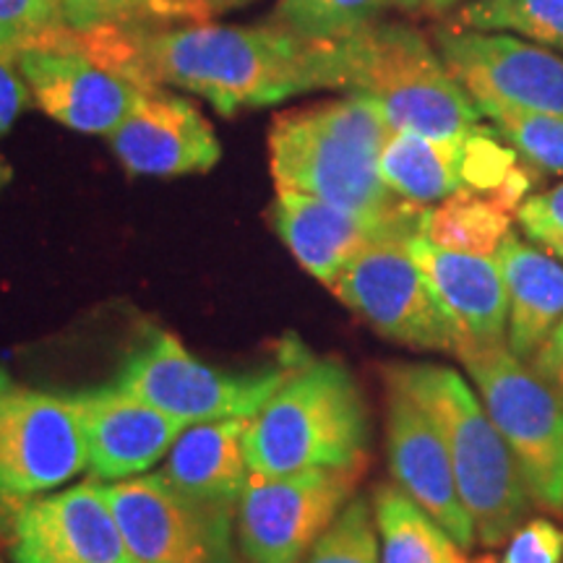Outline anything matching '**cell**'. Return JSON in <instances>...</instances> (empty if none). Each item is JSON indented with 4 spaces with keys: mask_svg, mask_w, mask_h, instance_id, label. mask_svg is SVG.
<instances>
[{
    "mask_svg": "<svg viewBox=\"0 0 563 563\" xmlns=\"http://www.w3.org/2000/svg\"><path fill=\"white\" fill-rule=\"evenodd\" d=\"M0 563H3V559H0Z\"/></svg>",
    "mask_w": 563,
    "mask_h": 563,
    "instance_id": "cell-40",
    "label": "cell"
},
{
    "mask_svg": "<svg viewBox=\"0 0 563 563\" xmlns=\"http://www.w3.org/2000/svg\"><path fill=\"white\" fill-rule=\"evenodd\" d=\"M70 30H141L167 21H207L201 0H60Z\"/></svg>",
    "mask_w": 563,
    "mask_h": 563,
    "instance_id": "cell-26",
    "label": "cell"
},
{
    "mask_svg": "<svg viewBox=\"0 0 563 563\" xmlns=\"http://www.w3.org/2000/svg\"><path fill=\"white\" fill-rule=\"evenodd\" d=\"M30 87L21 76L16 58L0 53V136L16 123L21 110L30 104Z\"/></svg>",
    "mask_w": 563,
    "mask_h": 563,
    "instance_id": "cell-34",
    "label": "cell"
},
{
    "mask_svg": "<svg viewBox=\"0 0 563 563\" xmlns=\"http://www.w3.org/2000/svg\"><path fill=\"white\" fill-rule=\"evenodd\" d=\"M522 162L511 146H504L498 141V133L493 129H475L464 136L462 152V178L464 188L477 194L493 196L504 186L514 167Z\"/></svg>",
    "mask_w": 563,
    "mask_h": 563,
    "instance_id": "cell-31",
    "label": "cell"
},
{
    "mask_svg": "<svg viewBox=\"0 0 563 563\" xmlns=\"http://www.w3.org/2000/svg\"><path fill=\"white\" fill-rule=\"evenodd\" d=\"M475 563H563V527L538 517L514 530L501 555H483Z\"/></svg>",
    "mask_w": 563,
    "mask_h": 563,
    "instance_id": "cell-32",
    "label": "cell"
},
{
    "mask_svg": "<svg viewBox=\"0 0 563 563\" xmlns=\"http://www.w3.org/2000/svg\"><path fill=\"white\" fill-rule=\"evenodd\" d=\"M300 363L290 357L277 368L222 371L188 352L178 336L154 329L129 352L112 384L191 426L253 418Z\"/></svg>",
    "mask_w": 563,
    "mask_h": 563,
    "instance_id": "cell-8",
    "label": "cell"
},
{
    "mask_svg": "<svg viewBox=\"0 0 563 563\" xmlns=\"http://www.w3.org/2000/svg\"><path fill=\"white\" fill-rule=\"evenodd\" d=\"M5 548L13 563H139L97 481L21 504Z\"/></svg>",
    "mask_w": 563,
    "mask_h": 563,
    "instance_id": "cell-14",
    "label": "cell"
},
{
    "mask_svg": "<svg viewBox=\"0 0 563 563\" xmlns=\"http://www.w3.org/2000/svg\"><path fill=\"white\" fill-rule=\"evenodd\" d=\"M456 26L475 32H514L543 47L563 51V0H470Z\"/></svg>",
    "mask_w": 563,
    "mask_h": 563,
    "instance_id": "cell-27",
    "label": "cell"
},
{
    "mask_svg": "<svg viewBox=\"0 0 563 563\" xmlns=\"http://www.w3.org/2000/svg\"><path fill=\"white\" fill-rule=\"evenodd\" d=\"M9 178H11V170H9V165H5V162L0 159V188H3L5 183H9Z\"/></svg>",
    "mask_w": 563,
    "mask_h": 563,
    "instance_id": "cell-39",
    "label": "cell"
},
{
    "mask_svg": "<svg viewBox=\"0 0 563 563\" xmlns=\"http://www.w3.org/2000/svg\"><path fill=\"white\" fill-rule=\"evenodd\" d=\"M129 34L146 84L194 91L222 115L340 84L334 42L302 40L269 21L262 26L194 21L186 26H141Z\"/></svg>",
    "mask_w": 563,
    "mask_h": 563,
    "instance_id": "cell-1",
    "label": "cell"
},
{
    "mask_svg": "<svg viewBox=\"0 0 563 563\" xmlns=\"http://www.w3.org/2000/svg\"><path fill=\"white\" fill-rule=\"evenodd\" d=\"M368 464V462H365ZM365 464L253 473L235 509L238 543L249 563H300L355 496Z\"/></svg>",
    "mask_w": 563,
    "mask_h": 563,
    "instance_id": "cell-11",
    "label": "cell"
},
{
    "mask_svg": "<svg viewBox=\"0 0 563 563\" xmlns=\"http://www.w3.org/2000/svg\"><path fill=\"white\" fill-rule=\"evenodd\" d=\"M428 207L394 217H363L316 196L277 191L272 224L302 269L332 290L336 277L357 253L382 238L420 235Z\"/></svg>",
    "mask_w": 563,
    "mask_h": 563,
    "instance_id": "cell-17",
    "label": "cell"
},
{
    "mask_svg": "<svg viewBox=\"0 0 563 563\" xmlns=\"http://www.w3.org/2000/svg\"><path fill=\"white\" fill-rule=\"evenodd\" d=\"M511 220L514 214L493 196L464 188L426 209L420 235L446 251L496 256L511 232Z\"/></svg>",
    "mask_w": 563,
    "mask_h": 563,
    "instance_id": "cell-24",
    "label": "cell"
},
{
    "mask_svg": "<svg viewBox=\"0 0 563 563\" xmlns=\"http://www.w3.org/2000/svg\"><path fill=\"white\" fill-rule=\"evenodd\" d=\"M87 441V473L97 483L146 475L165 462L186 422L170 418L118 384L70 394Z\"/></svg>",
    "mask_w": 563,
    "mask_h": 563,
    "instance_id": "cell-16",
    "label": "cell"
},
{
    "mask_svg": "<svg viewBox=\"0 0 563 563\" xmlns=\"http://www.w3.org/2000/svg\"><path fill=\"white\" fill-rule=\"evenodd\" d=\"M464 136L433 139L415 131H391L378 157V173L399 199L431 207L464 191Z\"/></svg>",
    "mask_w": 563,
    "mask_h": 563,
    "instance_id": "cell-22",
    "label": "cell"
},
{
    "mask_svg": "<svg viewBox=\"0 0 563 563\" xmlns=\"http://www.w3.org/2000/svg\"><path fill=\"white\" fill-rule=\"evenodd\" d=\"M384 373L397 378L439 428L477 543L504 545L527 522L534 501L481 394L446 365L394 363Z\"/></svg>",
    "mask_w": 563,
    "mask_h": 563,
    "instance_id": "cell-3",
    "label": "cell"
},
{
    "mask_svg": "<svg viewBox=\"0 0 563 563\" xmlns=\"http://www.w3.org/2000/svg\"><path fill=\"white\" fill-rule=\"evenodd\" d=\"M496 262L509 292L506 344L519 361L530 363L563 321V264L551 251L534 249L514 232L496 251Z\"/></svg>",
    "mask_w": 563,
    "mask_h": 563,
    "instance_id": "cell-21",
    "label": "cell"
},
{
    "mask_svg": "<svg viewBox=\"0 0 563 563\" xmlns=\"http://www.w3.org/2000/svg\"><path fill=\"white\" fill-rule=\"evenodd\" d=\"M336 89L371 97L391 131L454 139L481 129L483 112L418 26L376 21L334 40Z\"/></svg>",
    "mask_w": 563,
    "mask_h": 563,
    "instance_id": "cell-4",
    "label": "cell"
},
{
    "mask_svg": "<svg viewBox=\"0 0 563 563\" xmlns=\"http://www.w3.org/2000/svg\"><path fill=\"white\" fill-rule=\"evenodd\" d=\"M410 253L452 321L460 340L456 350L464 344L506 342L509 292L496 256L446 251L422 235L410 238Z\"/></svg>",
    "mask_w": 563,
    "mask_h": 563,
    "instance_id": "cell-19",
    "label": "cell"
},
{
    "mask_svg": "<svg viewBox=\"0 0 563 563\" xmlns=\"http://www.w3.org/2000/svg\"><path fill=\"white\" fill-rule=\"evenodd\" d=\"M108 136L115 157L133 175L175 178L207 173L222 157L207 118L162 87L141 91L133 110Z\"/></svg>",
    "mask_w": 563,
    "mask_h": 563,
    "instance_id": "cell-18",
    "label": "cell"
},
{
    "mask_svg": "<svg viewBox=\"0 0 563 563\" xmlns=\"http://www.w3.org/2000/svg\"><path fill=\"white\" fill-rule=\"evenodd\" d=\"M60 0H0V53L16 58L21 51L63 30Z\"/></svg>",
    "mask_w": 563,
    "mask_h": 563,
    "instance_id": "cell-30",
    "label": "cell"
},
{
    "mask_svg": "<svg viewBox=\"0 0 563 563\" xmlns=\"http://www.w3.org/2000/svg\"><path fill=\"white\" fill-rule=\"evenodd\" d=\"M373 517L382 563H470L467 551L399 485L373 490Z\"/></svg>",
    "mask_w": 563,
    "mask_h": 563,
    "instance_id": "cell-23",
    "label": "cell"
},
{
    "mask_svg": "<svg viewBox=\"0 0 563 563\" xmlns=\"http://www.w3.org/2000/svg\"><path fill=\"white\" fill-rule=\"evenodd\" d=\"M532 241L543 245L545 251H551L555 258H561L563 262V232H543V235L532 238Z\"/></svg>",
    "mask_w": 563,
    "mask_h": 563,
    "instance_id": "cell-37",
    "label": "cell"
},
{
    "mask_svg": "<svg viewBox=\"0 0 563 563\" xmlns=\"http://www.w3.org/2000/svg\"><path fill=\"white\" fill-rule=\"evenodd\" d=\"M386 384V456L394 485H399L420 509L460 543L473 551L477 534L464 509L446 443L418 399L397 378L384 373Z\"/></svg>",
    "mask_w": 563,
    "mask_h": 563,
    "instance_id": "cell-15",
    "label": "cell"
},
{
    "mask_svg": "<svg viewBox=\"0 0 563 563\" xmlns=\"http://www.w3.org/2000/svg\"><path fill=\"white\" fill-rule=\"evenodd\" d=\"M490 129L534 170L563 175V115L517 108H485Z\"/></svg>",
    "mask_w": 563,
    "mask_h": 563,
    "instance_id": "cell-28",
    "label": "cell"
},
{
    "mask_svg": "<svg viewBox=\"0 0 563 563\" xmlns=\"http://www.w3.org/2000/svg\"><path fill=\"white\" fill-rule=\"evenodd\" d=\"M87 470V441L70 394L16 382L0 365V506L58 490Z\"/></svg>",
    "mask_w": 563,
    "mask_h": 563,
    "instance_id": "cell-9",
    "label": "cell"
},
{
    "mask_svg": "<svg viewBox=\"0 0 563 563\" xmlns=\"http://www.w3.org/2000/svg\"><path fill=\"white\" fill-rule=\"evenodd\" d=\"M517 220L530 238L543 232H563V183L551 191L530 196L519 209Z\"/></svg>",
    "mask_w": 563,
    "mask_h": 563,
    "instance_id": "cell-33",
    "label": "cell"
},
{
    "mask_svg": "<svg viewBox=\"0 0 563 563\" xmlns=\"http://www.w3.org/2000/svg\"><path fill=\"white\" fill-rule=\"evenodd\" d=\"M203 5H207L209 16H214V13H224V11H232V9H241V5L249 3V0H201Z\"/></svg>",
    "mask_w": 563,
    "mask_h": 563,
    "instance_id": "cell-38",
    "label": "cell"
},
{
    "mask_svg": "<svg viewBox=\"0 0 563 563\" xmlns=\"http://www.w3.org/2000/svg\"><path fill=\"white\" fill-rule=\"evenodd\" d=\"M249 422L251 418L191 422L175 439L159 475L186 496L238 509L253 475L245 452Z\"/></svg>",
    "mask_w": 563,
    "mask_h": 563,
    "instance_id": "cell-20",
    "label": "cell"
},
{
    "mask_svg": "<svg viewBox=\"0 0 563 563\" xmlns=\"http://www.w3.org/2000/svg\"><path fill=\"white\" fill-rule=\"evenodd\" d=\"M391 125L382 108L355 95L313 108L287 110L269 131V167L277 191H298L363 217L418 209L399 199L378 173Z\"/></svg>",
    "mask_w": 563,
    "mask_h": 563,
    "instance_id": "cell-2",
    "label": "cell"
},
{
    "mask_svg": "<svg viewBox=\"0 0 563 563\" xmlns=\"http://www.w3.org/2000/svg\"><path fill=\"white\" fill-rule=\"evenodd\" d=\"M300 563H382L373 504L352 496Z\"/></svg>",
    "mask_w": 563,
    "mask_h": 563,
    "instance_id": "cell-29",
    "label": "cell"
},
{
    "mask_svg": "<svg viewBox=\"0 0 563 563\" xmlns=\"http://www.w3.org/2000/svg\"><path fill=\"white\" fill-rule=\"evenodd\" d=\"M527 365L563 397V321L553 329V334L548 336L543 347L534 352V357Z\"/></svg>",
    "mask_w": 563,
    "mask_h": 563,
    "instance_id": "cell-35",
    "label": "cell"
},
{
    "mask_svg": "<svg viewBox=\"0 0 563 563\" xmlns=\"http://www.w3.org/2000/svg\"><path fill=\"white\" fill-rule=\"evenodd\" d=\"M394 0H279L269 24L302 40L334 42L382 21Z\"/></svg>",
    "mask_w": 563,
    "mask_h": 563,
    "instance_id": "cell-25",
    "label": "cell"
},
{
    "mask_svg": "<svg viewBox=\"0 0 563 563\" xmlns=\"http://www.w3.org/2000/svg\"><path fill=\"white\" fill-rule=\"evenodd\" d=\"M102 488L139 563H249L238 543L235 506L186 496L159 473Z\"/></svg>",
    "mask_w": 563,
    "mask_h": 563,
    "instance_id": "cell-10",
    "label": "cell"
},
{
    "mask_svg": "<svg viewBox=\"0 0 563 563\" xmlns=\"http://www.w3.org/2000/svg\"><path fill=\"white\" fill-rule=\"evenodd\" d=\"M456 357L511 449L534 506L563 514L561 394L519 361L506 342L464 344Z\"/></svg>",
    "mask_w": 563,
    "mask_h": 563,
    "instance_id": "cell-6",
    "label": "cell"
},
{
    "mask_svg": "<svg viewBox=\"0 0 563 563\" xmlns=\"http://www.w3.org/2000/svg\"><path fill=\"white\" fill-rule=\"evenodd\" d=\"M460 0H394V9L412 13V16H441L452 11Z\"/></svg>",
    "mask_w": 563,
    "mask_h": 563,
    "instance_id": "cell-36",
    "label": "cell"
},
{
    "mask_svg": "<svg viewBox=\"0 0 563 563\" xmlns=\"http://www.w3.org/2000/svg\"><path fill=\"white\" fill-rule=\"evenodd\" d=\"M19 70L37 108L66 129L112 133L133 110L144 87L112 30L79 32L63 26L16 55Z\"/></svg>",
    "mask_w": 563,
    "mask_h": 563,
    "instance_id": "cell-7",
    "label": "cell"
},
{
    "mask_svg": "<svg viewBox=\"0 0 563 563\" xmlns=\"http://www.w3.org/2000/svg\"><path fill=\"white\" fill-rule=\"evenodd\" d=\"M368 443L371 412L361 386L332 357L300 363L245 433L251 473L258 475L365 464Z\"/></svg>",
    "mask_w": 563,
    "mask_h": 563,
    "instance_id": "cell-5",
    "label": "cell"
},
{
    "mask_svg": "<svg viewBox=\"0 0 563 563\" xmlns=\"http://www.w3.org/2000/svg\"><path fill=\"white\" fill-rule=\"evenodd\" d=\"M433 42L481 112L517 108L563 115V58L543 45H530L506 32L462 26H439Z\"/></svg>",
    "mask_w": 563,
    "mask_h": 563,
    "instance_id": "cell-13",
    "label": "cell"
},
{
    "mask_svg": "<svg viewBox=\"0 0 563 563\" xmlns=\"http://www.w3.org/2000/svg\"><path fill=\"white\" fill-rule=\"evenodd\" d=\"M332 292L384 340L422 352H456L460 340L412 258L410 238L371 243L336 277Z\"/></svg>",
    "mask_w": 563,
    "mask_h": 563,
    "instance_id": "cell-12",
    "label": "cell"
}]
</instances>
